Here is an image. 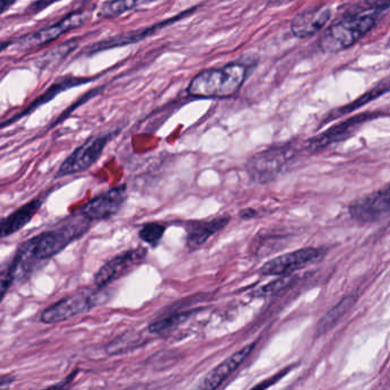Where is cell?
<instances>
[{"label":"cell","instance_id":"1","mask_svg":"<svg viewBox=\"0 0 390 390\" xmlns=\"http://www.w3.org/2000/svg\"><path fill=\"white\" fill-rule=\"evenodd\" d=\"M386 12V9L367 8L345 16L327 27L320 36L318 47L325 54L349 49L369 34Z\"/></svg>","mask_w":390,"mask_h":390},{"label":"cell","instance_id":"2","mask_svg":"<svg viewBox=\"0 0 390 390\" xmlns=\"http://www.w3.org/2000/svg\"><path fill=\"white\" fill-rule=\"evenodd\" d=\"M246 64L234 62L197 73L188 85V94L199 99H226L237 94L247 76Z\"/></svg>","mask_w":390,"mask_h":390},{"label":"cell","instance_id":"3","mask_svg":"<svg viewBox=\"0 0 390 390\" xmlns=\"http://www.w3.org/2000/svg\"><path fill=\"white\" fill-rule=\"evenodd\" d=\"M91 223V220L80 210L71 215L61 227L30 238L29 243L37 263H43L62 252L75 239L86 234Z\"/></svg>","mask_w":390,"mask_h":390},{"label":"cell","instance_id":"4","mask_svg":"<svg viewBox=\"0 0 390 390\" xmlns=\"http://www.w3.org/2000/svg\"><path fill=\"white\" fill-rule=\"evenodd\" d=\"M109 298L107 287L82 289L45 309L40 316V322L49 325L61 323L77 315L84 314L99 306L104 305Z\"/></svg>","mask_w":390,"mask_h":390},{"label":"cell","instance_id":"5","mask_svg":"<svg viewBox=\"0 0 390 390\" xmlns=\"http://www.w3.org/2000/svg\"><path fill=\"white\" fill-rule=\"evenodd\" d=\"M296 155L298 149L293 144L272 146L256 153L247 161V173L254 182H270L289 168Z\"/></svg>","mask_w":390,"mask_h":390},{"label":"cell","instance_id":"6","mask_svg":"<svg viewBox=\"0 0 390 390\" xmlns=\"http://www.w3.org/2000/svg\"><path fill=\"white\" fill-rule=\"evenodd\" d=\"M91 9L82 8L73 11L53 25L42 27L31 34L18 37L16 38L15 44L21 46L22 49H36V47L49 45L63 34L85 25L91 18Z\"/></svg>","mask_w":390,"mask_h":390},{"label":"cell","instance_id":"7","mask_svg":"<svg viewBox=\"0 0 390 390\" xmlns=\"http://www.w3.org/2000/svg\"><path fill=\"white\" fill-rule=\"evenodd\" d=\"M196 9H197V7H192V8L186 9L184 12L180 13L177 15L157 22L155 25L140 27V29H137V30L126 31V32H122V34L109 37L107 39L99 40V42L92 44V45H89L86 49L85 54L87 56H93V55L106 52V51H109V49H118V47H124V46L140 43L142 40L153 36V34H157V32L163 30L165 27H170V25L181 21L182 18H187V16L191 15Z\"/></svg>","mask_w":390,"mask_h":390},{"label":"cell","instance_id":"8","mask_svg":"<svg viewBox=\"0 0 390 390\" xmlns=\"http://www.w3.org/2000/svg\"><path fill=\"white\" fill-rule=\"evenodd\" d=\"M113 137V133H108V134L89 137V140L77 146L76 149L64 159L55 177L60 179V177H69L73 174L87 171L100 159Z\"/></svg>","mask_w":390,"mask_h":390},{"label":"cell","instance_id":"9","mask_svg":"<svg viewBox=\"0 0 390 390\" xmlns=\"http://www.w3.org/2000/svg\"><path fill=\"white\" fill-rule=\"evenodd\" d=\"M322 256L323 252L320 249L303 247L269 260L260 268L259 272L263 276H287L316 263Z\"/></svg>","mask_w":390,"mask_h":390},{"label":"cell","instance_id":"10","mask_svg":"<svg viewBox=\"0 0 390 390\" xmlns=\"http://www.w3.org/2000/svg\"><path fill=\"white\" fill-rule=\"evenodd\" d=\"M389 186L386 184L382 189L364 196L349 205L351 219L358 225H371L387 217L389 213Z\"/></svg>","mask_w":390,"mask_h":390},{"label":"cell","instance_id":"11","mask_svg":"<svg viewBox=\"0 0 390 390\" xmlns=\"http://www.w3.org/2000/svg\"><path fill=\"white\" fill-rule=\"evenodd\" d=\"M146 250L144 247H137L118 254L108 263H104L95 274L94 284L96 287H106L120 278L125 277L132 270L144 263Z\"/></svg>","mask_w":390,"mask_h":390},{"label":"cell","instance_id":"12","mask_svg":"<svg viewBox=\"0 0 390 390\" xmlns=\"http://www.w3.org/2000/svg\"><path fill=\"white\" fill-rule=\"evenodd\" d=\"M380 116H382V113H364L346 119L344 122H339L336 125L324 131L323 133L311 137L310 140L305 144L306 150L309 153H317L331 144H338L340 141L346 140L354 134L355 132L365 122Z\"/></svg>","mask_w":390,"mask_h":390},{"label":"cell","instance_id":"13","mask_svg":"<svg viewBox=\"0 0 390 390\" xmlns=\"http://www.w3.org/2000/svg\"><path fill=\"white\" fill-rule=\"evenodd\" d=\"M98 78L99 77L73 76V75H68V76L58 78L49 85V89H46L43 94H40L38 98L30 102V104H27V107L22 109L21 111H18L11 118L6 119L5 122H0V130L13 125L14 122H18L20 119L25 118L31 113H34L38 108L43 107L44 104L49 103L51 101L54 100L58 95L61 94L62 92L68 91V89H73V87H78V86L85 85V84H89V82L98 80Z\"/></svg>","mask_w":390,"mask_h":390},{"label":"cell","instance_id":"14","mask_svg":"<svg viewBox=\"0 0 390 390\" xmlns=\"http://www.w3.org/2000/svg\"><path fill=\"white\" fill-rule=\"evenodd\" d=\"M127 199V187L125 184L96 196L82 208V213L91 221H102L116 215L122 210Z\"/></svg>","mask_w":390,"mask_h":390},{"label":"cell","instance_id":"15","mask_svg":"<svg viewBox=\"0 0 390 390\" xmlns=\"http://www.w3.org/2000/svg\"><path fill=\"white\" fill-rule=\"evenodd\" d=\"M332 11L327 5H315L296 14L291 23V31L293 36L300 39L310 38L320 32L329 18Z\"/></svg>","mask_w":390,"mask_h":390},{"label":"cell","instance_id":"16","mask_svg":"<svg viewBox=\"0 0 390 390\" xmlns=\"http://www.w3.org/2000/svg\"><path fill=\"white\" fill-rule=\"evenodd\" d=\"M254 347H256V344H250L246 347L241 348V351H236L235 354L228 357L226 360H223L222 363L218 365L215 369L212 370L203 379L199 388L208 390L219 388L232 373L239 369V366L241 364L244 363V360H246L247 357L250 356Z\"/></svg>","mask_w":390,"mask_h":390},{"label":"cell","instance_id":"17","mask_svg":"<svg viewBox=\"0 0 390 390\" xmlns=\"http://www.w3.org/2000/svg\"><path fill=\"white\" fill-rule=\"evenodd\" d=\"M45 197H37L21 208L9 214L8 217L0 220V239L14 235L25 228L31 220L34 219L37 212L43 206Z\"/></svg>","mask_w":390,"mask_h":390},{"label":"cell","instance_id":"18","mask_svg":"<svg viewBox=\"0 0 390 390\" xmlns=\"http://www.w3.org/2000/svg\"><path fill=\"white\" fill-rule=\"evenodd\" d=\"M230 221L229 217L215 218L205 221H195L187 226V244L191 249L204 245L212 236L222 230Z\"/></svg>","mask_w":390,"mask_h":390},{"label":"cell","instance_id":"19","mask_svg":"<svg viewBox=\"0 0 390 390\" xmlns=\"http://www.w3.org/2000/svg\"><path fill=\"white\" fill-rule=\"evenodd\" d=\"M389 92V77H386L384 80L378 82L373 89L364 93L363 95H360V98H357L356 100L351 101V103L342 106V107L333 109L332 111H329L325 118L323 119L322 126L325 125L327 122H333L336 119L341 118V117L349 115V113H354L355 110L360 109L363 108L366 104H369L370 102L377 100L382 95L386 94Z\"/></svg>","mask_w":390,"mask_h":390},{"label":"cell","instance_id":"20","mask_svg":"<svg viewBox=\"0 0 390 390\" xmlns=\"http://www.w3.org/2000/svg\"><path fill=\"white\" fill-rule=\"evenodd\" d=\"M356 301L357 296L351 294V296L344 298L341 301L338 302L332 309H329L327 314L324 315V317L320 320V323L317 324L316 333L318 336L329 332L333 327H336V324L345 317L346 315L354 307Z\"/></svg>","mask_w":390,"mask_h":390},{"label":"cell","instance_id":"21","mask_svg":"<svg viewBox=\"0 0 390 390\" xmlns=\"http://www.w3.org/2000/svg\"><path fill=\"white\" fill-rule=\"evenodd\" d=\"M149 0H107L101 4L98 18L102 20H113L130 12L137 7L149 5Z\"/></svg>","mask_w":390,"mask_h":390},{"label":"cell","instance_id":"22","mask_svg":"<svg viewBox=\"0 0 390 390\" xmlns=\"http://www.w3.org/2000/svg\"><path fill=\"white\" fill-rule=\"evenodd\" d=\"M196 311L197 310L182 311V313L170 315L168 317L162 318V320H156L155 323L150 324L149 332L153 334H163V333L173 331L177 327H180L181 324L186 323L187 320H189Z\"/></svg>","mask_w":390,"mask_h":390},{"label":"cell","instance_id":"23","mask_svg":"<svg viewBox=\"0 0 390 390\" xmlns=\"http://www.w3.org/2000/svg\"><path fill=\"white\" fill-rule=\"evenodd\" d=\"M140 344V338L137 334H132V333L122 334L110 342L107 347L108 354L113 355V356L125 354V353L135 349Z\"/></svg>","mask_w":390,"mask_h":390},{"label":"cell","instance_id":"24","mask_svg":"<svg viewBox=\"0 0 390 390\" xmlns=\"http://www.w3.org/2000/svg\"><path fill=\"white\" fill-rule=\"evenodd\" d=\"M279 277L281 278L275 279L272 283L265 284V287H261L258 290L254 291L252 293V296L254 298H268V296H272L275 294H277V293H281L282 291L287 289L293 283V278L291 275L279 276Z\"/></svg>","mask_w":390,"mask_h":390},{"label":"cell","instance_id":"25","mask_svg":"<svg viewBox=\"0 0 390 390\" xmlns=\"http://www.w3.org/2000/svg\"><path fill=\"white\" fill-rule=\"evenodd\" d=\"M77 45H78V40H68L67 43L58 46V49H53L49 53H46L43 58H40L39 65H37V67L47 68L52 65L55 62H58L64 56H67L73 49H76Z\"/></svg>","mask_w":390,"mask_h":390},{"label":"cell","instance_id":"26","mask_svg":"<svg viewBox=\"0 0 390 390\" xmlns=\"http://www.w3.org/2000/svg\"><path fill=\"white\" fill-rule=\"evenodd\" d=\"M165 230H166V226H164L162 223H146L140 229L139 237H140L141 241H144L146 244L151 245V246H157L159 244V241H162Z\"/></svg>","mask_w":390,"mask_h":390},{"label":"cell","instance_id":"27","mask_svg":"<svg viewBox=\"0 0 390 390\" xmlns=\"http://www.w3.org/2000/svg\"><path fill=\"white\" fill-rule=\"evenodd\" d=\"M13 282H14V274H13L12 268L9 265L8 268L0 272V303L3 301L4 298L6 296Z\"/></svg>","mask_w":390,"mask_h":390},{"label":"cell","instance_id":"28","mask_svg":"<svg viewBox=\"0 0 390 390\" xmlns=\"http://www.w3.org/2000/svg\"><path fill=\"white\" fill-rule=\"evenodd\" d=\"M58 1H61V0H34V3L27 6L25 12L29 13V14H38V13L43 12L44 9L52 6L53 4L58 3Z\"/></svg>","mask_w":390,"mask_h":390},{"label":"cell","instance_id":"29","mask_svg":"<svg viewBox=\"0 0 390 390\" xmlns=\"http://www.w3.org/2000/svg\"><path fill=\"white\" fill-rule=\"evenodd\" d=\"M100 91V89H94V91H91L87 93V94L85 95V96H82V99H80V100L77 101L78 103L73 104V107L69 108V109L67 110V111H64L63 113H62V116L60 117V118L58 119V120H55L54 125H58V124H60V122L63 120L64 117H68L69 115H70L71 111H73V109H76L80 104L85 103L86 101L89 100L91 96H95V95H98V92Z\"/></svg>","mask_w":390,"mask_h":390},{"label":"cell","instance_id":"30","mask_svg":"<svg viewBox=\"0 0 390 390\" xmlns=\"http://www.w3.org/2000/svg\"><path fill=\"white\" fill-rule=\"evenodd\" d=\"M367 8L386 9L388 11L390 6V0H364Z\"/></svg>","mask_w":390,"mask_h":390},{"label":"cell","instance_id":"31","mask_svg":"<svg viewBox=\"0 0 390 390\" xmlns=\"http://www.w3.org/2000/svg\"><path fill=\"white\" fill-rule=\"evenodd\" d=\"M16 1L18 0H0V15L6 13L13 5H15Z\"/></svg>","mask_w":390,"mask_h":390},{"label":"cell","instance_id":"32","mask_svg":"<svg viewBox=\"0 0 390 390\" xmlns=\"http://www.w3.org/2000/svg\"><path fill=\"white\" fill-rule=\"evenodd\" d=\"M15 382V378L13 375H3L0 377V388L8 387L9 384H12Z\"/></svg>","mask_w":390,"mask_h":390},{"label":"cell","instance_id":"33","mask_svg":"<svg viewBox=\"0 0 390 390\" xmlns=\"http://www.w3.org/2000/svg\"><path fill=\"white\" fill-rule=\"evenodd\" d=\"M256 212L252 210V208H246V210H241V213H239V217L244 220L253 219V218H256Z\"/></svg>","mask_w":390,"mask_h":390},{"label":"cell","instance_id":"34","mask_svg":"<svg viewBox=\"0 0 390 390\" xmlns=\"http://www.w3.org/2000/svg\"><path fill=\"white\" fill-rule=\"evenodd\" d=\"M77 375H78V370H76V371H73V373H71L69 377H68L67 380L64 379L63 382L60 384H55V386H53V387H65V386H68V384H71L73 382V378H76Z\"/></svg>","mask_w":390,"mask_h":390},{"label":"cell","instance_id":"35","mask_svg":"<svg viewBox=\"0 0 390 390\" xmlns=\"http://www.w3.org/2000/svg\"><path fill=\"white\" fill-rule=\"evenodd\" d=\"M16 39H5V40H0V53L4 52V51H6L8 47H11V46L13 45V44H15Z\"/></svg>","mask_w":390,"mask_h":390},{"label":"cell","instance_id":"36","mask_svg":"<svg viewBox=\"0 0 390 390\" xmlns=\"http://www.w3.org/2000/svg\"><path fill=\"white\" fill-rule=\"evenodd\" d=\"M84 1H85V3H89V1H91V0H84Z\"/></svg>","mask_w":390,"mask_h":390}]
</instances>
